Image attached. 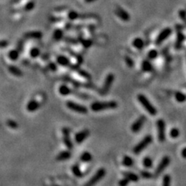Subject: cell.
Listing matches in <instances>:
<instances>
[{"label":"cell","instance_id":"cell-1","mask_svg":"<svg viewBox=\"0 0 186 186\" xmlns=\"http://www.w3.org/2000/svg\"><path fill=\"white\" fill-rule=\"evenodd\" d=\"M118 106L116 101H107V102H95L91 105V109L94 112H100L105 109H113Z\"/></svg>","mask_w":186,"mask_h":186},{"label":"cell","instance_id":"cell-2","mask_svg":"<svg viewBox=\"0 0 186 186\" xmlns=\"http://www.w3.org/2000/svg\"><path fill=\"white\" fill-rule=\"evenodd\" d=\"M137 99L140 103L141 104L142 106L145 109V110H146L151 116H155V115L157 114V109H156V108L151 104V102H150L149 99H148L144 95H138Z\"/></svg>","mask_w":186,"mask_h":186},{"label":"cell","instance_id":"cell-3","mask_svg":"<svg viewBox=\"0 0 186 186\" xmlns=\"http://www.w3.org/2000/svg\"><path fill=\"white\" fill-rule=\"evenodd\" d=\"M151 142H152V137H151V136H150V135L146 136L137 145H136V146H134V148H133V153L136 154H140V153L141 152V151H143L146 146L151 144Z\"/></svg>","mask_w":186,"mask_h":186},{"label":"cell","instance_id":"cell-4","mask_svg":"<svg viewBox=\"0 0 186 186\" xmlns=\"http://www.w3.org/2000/svg\"><path fill=\"white\" fill-rule=\"evenodd\" d=\"M67 106L72 111L81 113V114H86L88 113V109L85 105H80V104L76 103L75 102H72V101L67 102Z\"/></svg>","mask_w":186,"mask_h":186},{"label":"cell","instance_id":"cell-5","mask_svg":"<svg viewBox=\"0 0 186 186\" xmlns=\"http://www.w3.org/2000/svg\"><path fill=\"white\" fill-rule=\"evenodd\" d=\"M114 78H115V76L113 73H110L107 75L106 78H105V81H104L103 83V86H102V89H101V91H100L101 95H104L107 94V92L109 91L110 87H111L112 85H113V81H114Z\"/></svg>","mask_w":186,"mask_h":186},{"label":"cell","instance_id":"cell-6","mask_svg":"<svg viewBox=\"0 0 186 186\" xmlns=\"http://www.w3.org/2000/svg\"><path fill=\"white\" fill-rule=\"evenodd\" d=\"M105 175V170L104 168H100V169L98 170L95 172V174L92 176L90 179V180L86 183V185L91 186L95 185L97 182H99L104 176Z\"/></svg>","mask_w":186,"mask_h":186},{"label":"cell","instance_id":"cell-7","mask_svg":"<svg viewBox=\"0 0 186 186\" xmlns=\"http://www.w3.org/2000/svg\"><path fill=\"white\" fill-rule=\"evenodd\" d=\"M157 135L160 142H164L165 140V123L163 119H159L157 122Z\"/></svg>","mask_w":186,"mask_h":186},{"label":"cell","instance_id":"cell-8","mask_svg":"<svg viewBox=\"0 0 186 186\" xmlns=\"http://www.w3.org/2000/svg\"><path fill=\"white\" fill-rule=\"evenodd\" d=\"M171 34V29L169 27H167L164 29L160 34L157 36V39L155 40V44L157 45H160V44L163 43L166 39H168Z\"/></svg>","mask_w":186,"mask_h":186},{"label":"cell","instance_id":"cell-9","mask_svg":"<svg viewBox=\"0 0 186 186\" xmlns=\"http://www.w3.org/2000/svg\"><path fill=\"white\" fill-rule=\"evenodd\" d=\"M170 161H171L170 157H168V156H165V157L161 159V160H160L159 165H157V168H156V171H155L156 175H159L160 174H161V173L165 171V168L169 165Z\"/></svg>","mask_w":186,"mask_h":186},{"label":"cell","instance_id":"cell-10","mask_svg":"<svg viewBox=\"0 0 186 186\" xmlns=\"http://www.w3.org/2000/svg\"><path fill=\"white\" fill-rule=\"evenodd\" d=\"M145 122H146V116H141L132 124L131 126V130L133 133H138L140 130H141L142 127L144 125Z\"/></svg>","mask_w":186,"mask_h":186},{"label":"cell","instance_id":"cell-11","mask_svg":"<svg viewBox=\"0 0 186 186\" xmlns=\"http://www.w3.org/2000/svg\"><path fill=\"white\" fill-rule=\"evenodd\" d=\"M115 14L121 20L124 22H128L130 20V16L128 14V12L121 8L120 6H116V9H115Z\"/></svg>","mask_w":186,"mask_h":186},{"label":"cell","instance_id":"cell-12","mask_svg":"<svg viewBox=\"0 0 186 186\" xmlns=\"http://www.w3.org/2000/svg\"><path fill=\"white\" fill-rule=\"evenodd\" d=\"M63 135H64V143L68 149H72L73 145L70 138V130L67 128L63 129Z\"/></svg>","mask_w":186,"mask_h":186},{"label":"cell","instance_id":"cell-13","mask_svg":"<svg viewBox=\"0 0 186 186\" xmlns=\"http://www.w3.org/2000/svg\"><path fill=\"white\" fill-rule=\"evenodd\" d=\"M89 136V131L88 130H84L80 131L75 135V141L78 143H81Z\"/></svg>","mask_w":186,"mask_h":186},{"label":"cell","instance_id":"cell-14","mask_svg":"<svg viewBox=\"0 0 186 186\" xmlns=\"http://www.w3.org/2000/svg\"><path fill=\"white\" fill-rule=\"evenodd\" d=\"M123 174L124 178L127 179L129 182H137L139 181V177L138 175H137L136 174L133 172H130V171H124L123 173Z\"/></svg>","mask_w":186,"mask_h":186},{"label":"cell","instance_id":"cell-15","mask_svg":"<svg viewBox=\"0 0 186 186\" xmlns=\"http://www.w3.org/2000/svg\"><path fill=\"white\" fill-rule=\"evenodd\" d=\"M185 40V36H184L183 34L179 32L177 34V38H176V42H175V48L179 49L181 47H182V43Z\"/></svg>","mask_w":186,"mask_h":186},{"label":"cell","instance_id":"cell-16","mask_svg":"<svg viewBox=\"0 0 186 186\" xmlns=\"http://www.w3.org/2000/svg\"><path fill=\"white\" fill-rule=\"evenodd\" d=\"M133 46L135 47V48L138 49V50H141L142 48H143V46H144V42L140 37H137L134 40H133Z\"/></svg>","mask_w":186,"mask_h":186},{"label":"cell","instance_id":"cell-17","mask_svg":"<svg viewBox=\"0 0 186 186\" xmlns=\"http://www.w3.org/2000/svg\"><path fill=\"white\" fill-rule=\"evenodd\" d=\"M141 68L144 72H150L153 70V66L149 61H143L141 64Z\"/></svg>","mask_w":186,"mask_h":186},{"label":"cell","instance_id":"cell-18","mask_svg":"<svg viewBox=\"0 0 186 186\" xmlns=\"http://www.w3.org/2000/svg\"><path fill=\"white\" fill-rule=\"evenodd\" d=\"M80 159H81V161L87 163V162H90L92 160V156L90 153L88 152V151H86V152H83L81 154Z\"/></svg>","mask_w":186,"mask_h":186},{"label":"cell","instance_id":"cell-19","mask_svg":"<svg viewBox=\"0 0 186 186\" xmlns=\"http://www.w3.org/2000/svg\"><path fill=\"white\" fill-rule=\"evenodd\" d=\"M122 163L126 167H131L133 165V160L131 157L129 156H124L123 158Z\"/></svg>","mask_w":186,"mask_h":186},{"label":"cell","instance_id":"cell-20","mask_svg":"<svg viewBox=\"0 0 186 186\" xmlns=\"http://www.w3.org/2000/svg\"><path fill=\"white\" fill-rule=\"evenodd\" d=\"M174 97H175L176 101L179 102H181V103L186 101V95L182 92H176L175 95H174Z\"/></svg>","mask_w":186,"mask_h":186},{"label":"cell","instance_id":"cell-21","mask_svg":"<svg viewBox=\"0 0 186 186\" xmlns=\"http://www.w3.org/2000/svg\"><path fill=\"white\" fill-rule=\"evenodd\" d=\"M71 155H72V154H71V153L69 152V151H63V152L60 153V154H58L57 159H58V160H67V159L70 158Z\"/></svg>","mask_w":186,"mask_h":186},{"label":"cell","instance_id":"cell-22","mask_svg":"<svg viewBox=\"0 0 186 186\" xmlns=\"http://www.w3.org/2000/svg\"><path fill=\"white\" fill-rule=\"evenodd\" d=\"M72 172H73V174L78 178L82 177L83 176L82 171H81V168H80V167L77 165H74V166L72 167Z\"/></svg>","mask_w":186,"mask_h":186},{"label":"cell","instance_id":"cell-23","mask_svg":"<svg viewBox=\"0 0 186 186\" xmlns=\"http://www.w3.org/2000/svg\"><path fill=\"white\" fill-rule=\"evenodd\" d=\"M59 92L61 93V95H67L71 94V89L70 88L67 87V86H61L59 89Z\"/></svg>","mask_w":186,"mask_h":186},{"label":"cell","instance_id":"cell-24","mask_svg":"<svg viewBox=\"0 0 186 186\" xmlns=\"http://www.w3.org/2000/svg\"><path fill=\"white\" fill-rule=\"evenodd\" d=\"M143 165L146 168H151L153 165V160L151 157H146L143 160Z\"/></svg>","mask_w":186,"mask_h":186},{"label":"cell","instance_id":"cell-25","mask_svg":"<svg viewBox=\"0 0 186 186\" xmlns=\"http://www.w3.org/2000/svg\"><path fill=\"white\" fill-rule=\"evenodd\" d=\"M58 62L61 65L67 66L69 64V60L68 58L64 56H60L58 58Z\"/></svg>","mask_w":186,"mask_h":186},{"label":"cell","instance_id":"cell-26","mask_svg":"<svg viewBox=\"0 0 186 186\" xmlns=\"http://www.w3.org/2000/svg\"><path fill=\"white\" fill-rule=\"evenodd\" d=\"M179 134H180V131H179V129L175 128V127L171 129V131H170V136L173 139H176V138L179 137Z\"/></svg>","mask_w":186,"mask_h":186},{"label":"cell","instance_id":"cell-27","mask_svg":"<svg viewBox=\"0 0 186 186\" xmlns=\"http://www.w3.org/2000/svg\"><path fill=\"white\" fill-rule=\"evenodd\" d=\"M157 55H158V52L157 51V50H154V49H153V50H151L149 52H148V53H147L148 59H149V60L155 59V58H157Z\"/></svg>","mask_w":186,"mask_h":186},{"label":"cell","instance_id":"cell-28","mask_svg":"<svg viewBox=\"0 0 186 186\" xmlns=\"http://www.w3.org/2000/svg\"><path fill=\"white\" fill-rule=\"evenodd\" d=\"M171 184V177L168 174L164 176L163 182H162V185L164 186H169Z\"/></svg>","mask_w":186,"mask_h":186},{"label":"cell","instance_id":"cell-29","mask_svg":"<svg viewBox=\"0 0 186 186\" xmlns=\"http://www.w3.org/2000/svg\"><path fill=\"white\" fill-rule=\"evenodd\" d=\"M125 62L126 64H127V65L130 67H132L133 65H134V62H133V59L128 56L125 57Z\"/></svg>","mask_w":186,"mask_h":186},{"label":"cell","instance_id":"cell-30","mask_svg":"<svg viewBox=\"0 0 186 186\" xmlns=\"http://www.w3.org/2000/svg\"><path fill=\"white\" fill-rule=\"evenodd\" d=\"M140 174H141V176L143 178V179H151V178L153 177V174H151V172L146 171H141V172H140Z\"/></svg>","mask_w":186,"mask_h":186},{"label":"cell","instance_id":"cell-31","mask_svg":"<svg viewBox=\"0 0 186 186\" xmlns=\"http://www.w3.org/2000/svg\"><path fill=\"white\" fill-rule=\"evenodd\" d=\"M67 16L69 17V19H70V20H76V19H78V14L76 12H75V11H72V12H69L68 15H67Z\"/></svg>","mask_w":186,"mask_h":186},{"label":"cell","instance_id":"cell-32","mask_svg":"<svg viewBox=\"0 0 186 186\" xmlns=\"http://www.w3.org/2000/svg\"><path fill=\"white\" fill-rule=\"evenodd\" d=\"M179 17L183 20L184 22H186V10H180L179 13Z\"/></svg>","mask_w":186,"mask_h":186},{"label":"cell","instance_id":"cell-33","mask_svg":"<svg viewBox=\"0 0 186 186\" xmlns=\"http://www.w3.org/2000/svg\"><path fill=\"white\" fill-rule=\"evenodd\" d=\"M81 44H82V45L86 47V48H88V47H89L92 45V41H91L90 40H89V39H86V40H82Z\"/></svg>","mask_w":186,"mask_h":186},{"label":"cell","instance_id":"cell-34","mask_svg":"<svg viewBox=\"0 0 186 186\" xmlns=\"http://www.w3.org/2000/svg\"><path fill=\"white\" fill-rule=\"evenodd\" d=\"M79 74H80V75H81V76L84 77V78H87V79H90V78H91L90 75H89V74L88 73V72H85V71L81 70V71H80V72H79Z\"/></svg>","mask_w":186,"mask_h":186},{"label":"cell","instance_id":"cell-35","mask_svg":"<svg viewBox=\"0 0 186 186\" xmlns=\"http://www.w3.org/2000/svg\"><path fill=\"white\" fill-rule=\"evenodd\" d=\"M129 183H130V182H129V181L127 180L126 178H124V179H121L118 184H119V185H120V186H126V185H128Z\"/></svg>","mask_w":186,"mask_h":186},{"label":"cell","instance_id":"cell-36","mask_svg":"<svg viewBox=\"0 0 186 186\" xmlns=\"http://www.w3.org/2000/svg\"><path fill=\"white\" fill-rule=\"evenodd\" d=\"M61 36H62V33L61 32V31H58V33H57V34L56 35H55V38H57V39H60L61 37Z\"/></svg>","mask_w":186,"mask_h":186},{"label":"cell","instance_id":"cell-37","mask_svg":"<svg viewBox=\"0 0 186 186\" xmlns=\"http://www.w3.org/2000/svg\"><path fill=\"white\" fill-rule=\"evenodd\" d=\"M182 156L183 158L186 159V147L184 148V149L182 151Z\"/></svg>","mask_w":186,"mask_h":186},{"label":"cell","instance_id":"cell-38","mask_svg":"<svg viewBox=\"0 0 186 186\" xmlns=\"http://www.w3.org/2000/svg\"><path fill=\"white\" fill-rule=\"evenodd\" d=\"M95 0H85V2L87 3H91V2H95Z\"/></svg>","mask_w":186,"mask_h":186}]
</instances>
